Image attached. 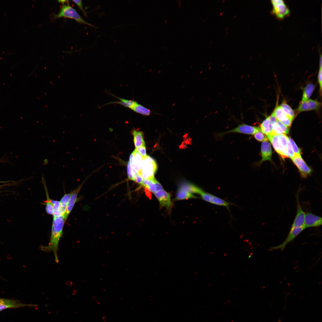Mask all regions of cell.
Listing matches in <instances>:
<instances>
[{
  "label": "cell",
  "instance_id": "6da1fadb",
  "mask_svg": "<svg viewBox=\"0 0 322 322\" xmlns=\"http://www.w3.org/2000/svg\"><path fill=\"white\" fill-rule=\"evenodd\" d=\"M67 219L64 215L58 217H53L50 240L47 246H41L40 249L46 252H52L54 255L55 261H59L58 251L59 242L62 236L64 223Z\"/></svg>",
  "mask_w": 322,
  "mask_h": 322
},
{
  "label": "cell",
  "instance_id": "7a4b0ae2",
  "mask_svg": "<svg viewBox=\"0 0 322 322\" xmlns=\"http://www.w3.org/2000/svg\"><path fill=\"white\" fill-rule=\"evenodd\" d=\"M65 17L74 19L78 23L85 24L95 28L97 27L86 22L80 16L76 10L70 6L65 4L62 6L59 12L54 17V18Z\"/></svg>",
  "mask_w": 322,
  "mask_h": 322
},
{
  "label": "cell",
  "instance_id": "3957f363",
  "mask_svg": "<svg viewBox=\"0 0 322 322\" xmlns=\"http://www.w3.org/2000/svg\"><path fill=\"white\" fill-rule=\"evenodd\" d=\"M157 165L155 160L147 156L143 157L141 174L143 179H152L157 169Z\"/></svg>",
  "mask_w": 322,
  "mask_h": 322
},
{
  "label": "cell",
  "instance_id": "277c9868",
  "mask_svg": "<svg viewBox=\"0 0 322 322\" xmlns=\"http://www.w3.org/2000/svg\"><path fill=\"white\" fill-rule=\"evenodd\" d=\"M273 8L271 11L279 19H283L290 14V10L283 0H271Z\"/></svg>",
  "mask_w": 322,
  "mask_h": 322
},
{
  "label": "cell",
  "instance_id": "5b68a950",
  "mask_svg": "<svg viewBox=\"0 0 322 322\" xmlns=\"http://www.w3.org/2000/svg\"><path fill=\"white\" fill-rule=\"evenodd\" d=\"M260 130H261L259 127L252 126L243 123L232 129L218 134L217 136L219 137H222L226 134L231 133L253 135Z\"/></svg>",
  "mask_w": 322,
  "mask_h": 322
},
{
  "label": "cell",
  "instance_id": "8992f818",
  "mask_svg": "<svg viewBox=\"0 0 322 322\" xmlns=\"http://www.w3.org/2000/svg\"><path fill=\"white\" fill-rule=\"evenodd\" d=\"M305 228V227L291 228L288 236L284 242L278 245L271 247L269 248L268 250L272 251L275 250H279L281 252H283L287 244L292 241Z\"/></svg>",
  "mask_w": 322,
  "mask_h": 322
},
{
  "label": "cell",
  "instance_id": "52a82bcc",
  "mask_svg": "<svg viewBox=\"0 0 322 322\" xmlns=\"http://www.w3.org/2000/svg\"><path fill=\"white\" fill-rule=\"evenodd\" d=\"M291 159L298 169L302 177L306 178L311 174L312 169L307 165L301 155L294 154Z\"/></svg>",
  "mask_w": 322,
  "mask_h": 322
},
{
  "label": "cell",
  "instance_id": "ba28073f",
  "mask_svg": "<svg viewBox=\"0 0 322 322\" xmlns=\"http://www.w3.org/2000/svg\"><path fill=\"white\" fill-rule=\"evenodd\" d=\"M200 195L205 201L216 205L225 207L228 210L231 205L230 203L208 193L203 191Z\"/></svg>",
  "mask_w": 322,
  "mask_h": 322
},
{
  "label": "cell",
  "instance_id": "9c48e42d",
  "mask_svg": "<svg viewBox=\"0 0 322 322\" xmlns=\"http://www.w3.org/2000/svg\"><path fill=\"white\" fill-rule=\"evenodd\" d=\"M37 305L22 303L13 299L0 298V311L7 308H15L24 307H36Z\"/></svg>",
  "mask_w": 322,
  "mask_h": 322
},
{
  "label": "cell",
  "instance_id": "30bf717a",
  "mask_svg": "<svg viewBox=\"0 0 322 322\" xmlns=\"http://www.w3.org/2000/svg\"><path fill=\"white\" fill-rule=\"evenodd\" d=\"M154 194L161 207H165L168 209L171 208L173 203L169 193L163 189L156 192Z\"/></svg>",
  "mask_w": 322,
  "mask_h": 322
},
{
  "label": "cell",
  "instance_id": "8fae6325",
  "mask_svg": "<svg viewBox=\"0 0 322 322\" xmlns=\"http://www.w3.org/2000/svg\"><path fill=\"white\" fill-rule=\"evenodd\" d=\"M297 195V209L295 217L291 228L305 227V214L300 205L299 200L298 194Z\"/></svg>",
  "mask_w": 322,
  "mask_h": 322
},
{
  "label": "cell",
  "instance_id": "7c38bea8",
  "mask_svg": "<svg viewBox=\"0 0 322 322\" xmlns=\"http://www.w3.org/2000/svg\"><path fill=\"white\" fill-rule=\"evenodd\" d=\"M321 106V103L315 100L309 99L304 101H301L298 109V112L312 110H318Z\"/></svg>",
  "mask_w": 322,
  "mask_h": 322
},
{
  "label": "cell",
  "instance_id": "4fadbf2b",
  "mask_svg": "<svg viewBox=\"0 0 322 322\" xmlns=\"http://www.w3.org/2000/svg\"><path fill=\"white\" fill-rule=\"evenodd\" d=\"M322 217L311 213L305 214V226L306 228L318 227L322 225Z\"/></svg>",
  "mask_w": 322,
  "mask_h": 322
},
{
  "label": "cell",
  "instance_id": "5bb4252c",
  "mask_svg": "<svg viewBox=\"0 0 322 322\" xmlns=\"http://www.w3.org/2000/svg\"><path fill=\"white\" fill-rule=\"evenodd\" d=\"M141 185L154 193L163 189L162 185L155 178L152 179H143Z\"/></svg>",
  "mask_w": 322,
  "mask_h": 322
},
{
  "label": "cell",
  "instance_id": "9a60e30c",
  "mask_svg": "<svg viewBox=\"0 0 322 322\" xmlns=\"http://www.w3.org/2000/svg\"><path fill=\"white\" fill-rule=\"evenodd\" d=\"M277 120L289 127L291 125L292 120L288 117L283 112L280 106H277L273 112Z\"/></svg>",
  "mask_w": 322,
  "mask_h": 322
},
{
  "label": "cell",
  "instance_id": "2e32d148",
  "mask_svg": "<svg viewBox=\"0 0 322 322\" xmlns=\"http://www.w3.org/2000/svg\"><path fill=\"white\" fill-rule=\"evenodd\" d=\"M83 184H81L77 188L72 191L71 195L68 203L65 213L64 214L67 219L76 202L78 194Z\"/></svg>",
  "mask_w": 322,
  "mask_h": 322
},
{
  "label": "cell",
  "instance_id": "e0dca14e",
  "mask_svg": "<svg viewBox=\"0 0 322 322\" xmlns=\"http://www.w3.org/2000/svg\"><path fill=\"white\" fill-rule=\"evenodd\" d=\"M262 159L260 163L266 160H270L272 150L270 143L268 141L262 142L261 148Z\"/></svg>",
  "mask_w": 322,
  "mask_h": 322
},
{
  "label": "cell",
  "instance_id": "ac0fdd59",
  "mask_svg": "<svg viewBox=\"0 0 322 322\" xmlns=\"http://www.w3.org/2000/svg\"><path fill=\"white\" fill-rule=\"evenodd\" d=\"M273 133L277 134H287L289 132V127L281 122L277 120L271 123Z\"/></svg>",
  "mask_w": 322,
  "mask_h": 322
},
{
  "label": "cell",
  "instance_id": "d6986e66",
  "mask_svg": "<svg viewBox=\"0 0 322 322\" xmlns=\"http://www.w3.org/2000/svg\"><path fill=\"white\" fill-rule=\"evenodd\" d=\"M41 180L45 190L46 196V200L44 201V204L46 205V211L47 214L53 215V208L51 200L50 199L49 197L45 179L43 176L42 177Z\"/></svg>",
  "mask_w": 322,
  "mask_h": 322
},
{
  "label": "cell",
  "instance_id": "ffe728a7",
  "mask_svg": "<svg viewBox=\"0 0 322 322\" xmlns=\"http://www.w3.org/2000/svg\"><path fill=\"white\" fill-rule=\"evenodd\" d=\"M278 135L273 133L267 135L271 142L275 151L282 158H284L283 154L280 146L278 141Z\"/></svg>",
  "mask_w": 322,
  "mask_h": 322
},
{
  "label": "cell",
  "instance_id": "44dd1931",
  "mask_svg": "<svg viewBox=\"0 0 322 322\" xmlns=\"http://www.w3.org/2000/svg\"><path fill=\"white\" fill-rule=\"evenodd\" d=\"M278 141L279 145L282 151L284 158L287 157V143L288 137L285 134L278 135Z\"/></svg>",
  "mask_w": 322,
  "mask_h": 322
},
{
  "label": "cell",
  "instance_id": "7402d4cb",
  "mask_svg": "<svg viewBox=\"0 0 322 322\" xmlns=\"http://www.w3.org/2000/svg\"><path fill=\"white\" fill-rule=\"evenodd\" d=\"M179 188L185 190L192 193L200 194L203 191L199 187L188 183H184L180 185Z\"/></svg>",
  "mask_w": 322,
  "mask_h": 322
},
{
  "label": "cell",
  "instance_id": "603a6c76",
  "mask_svg": "<svg viewBox=\"0 0 322 322\" xmlns=\"http://www.w3.org/2000/svg\"><path fill=\"white\" fill-rule=\"evenodd\" d=\"M132 134L134 137V142L136 148L145 145L143 138V134L140 131L134 130Z\"/></svg>",
  "mask_w": 322,
  "mask_h": 322
},
{
  "label": "cell",
  "instance_id": "cb8c5ba5",
  "mask_svg": "<svg viewBox=\"0 0 322 322\" xmlns=\"http://www.w3.org/2000/svg\"><path fill=\"white\" fill-rule=\"evenodd\" d=\"M109 94L112 95L114 97H116V98L120 100V101L110 102L106 104V105L111 103L118 104L121 105H122L124 107L129 108L130 109H131L137 102L136 101L133 100H128L122 99L117 97L112 94L109 93Z\"/></svg>",
  "mask_w": 322,
  "mask_h": 322
},
{
  "label": "cell",
  "instance_id": "d4e9b609",
  "mask_svg": "<svg viewBox=\"0 0 322 322\" xmlns=\"http://www.w3.org/2000/svg\"><path fill=\"white\" fill-rule=\"evenodd\" d=\"M315 89V86L312 83L307 84L304 88L301 101H304L309 99Z\"/></svg>",
  "mask_w": 322,
  "mask_h": 322
},
{
  "label": "cell",
  "instance_id": "484cf974",
  "mask_svg": "<svg viewBox=\"0 0 322 322\" xmlns=\"http://www.w3.org/2000/svg\"><path fill=\"white\" fill-rule=\"evenodd\" d=\"M261 131L266 135L273 133L271 123L268 117L264 120L260 125Z\"/></svg>",
  "mask_w": 322,
  "mask_h": 322
},
{
  "label": "cell",
  "instance_id": "4316f807",
  "mask_svg": "<svg viewBox=\"0 0 322 322\" xmlns=\"http://www.w3.org/2000/svg\"><path fill=\"white\" fill-rule=\"evenodd\" d=\"M196 198L193 193L179 188L175 199L176 200H181Z\"/></svg>",
  "mask_w": 322,
  "mask_h": 322
},
{
  "label": "cell",
  "instance_id": "83f0119b",
  "mask_svg": "<svg viewBox=\"0 0 322 322\" xmlns=\"http://www.w3.org/2000/svg\"><path fill=\"white\" fill-rule=\"evenodd\" d=\"M131 109L135 112L145 116L149 115L151 112L150 109L137 102Z\"/></svg>",
  "mask_w": 322,
  "mask_h": 322
},
{
  "label": "cell",
  "instance_id": "f1b7e54d",
  "mask_svg": "<svg viewBox=\"0 0 322 322\" xmlns=\"http://www.w3.org/2000/svg\"><path fill=\"white\" fill-rule=\"evenodd\" d=\"M280 106L284 113L288 117L293 120L295 115V112L285 101L284 100Z\"/></svg>",
  "mask_w": 322,
  "mask_h": 322
},
{
  "label": "cell",
  "instance_id": "f546056e",
  "mask_svg": "<svg viewBox=\"0 0 322 322\" xmlns=\"http://www.w3.org/2000/svg\"><path fill=\"white\" fill-rule=\"evenodd\" d=\"M72 191L70 193L65 194L60 201V210L62 215H64L66 212V207L70 198Z\"/></svg>",
  "mask_w": 322,
  "mask_h": 322
},
{
  "label": "cell",
  "instance_id": "4dcf8cb0",
  "mask_svg": "<svg viewBox=\"0 0 322 322\" xmlns=\"http://www.w3.org/2000/svg\"><path fill=\"white\" fill-rule=\"evenodd\" d=\"M53 208V217H56L62 215L61 210L60 201L51 200Z\"/></svg>",
  "mask_w": 322,
  "mask_h": 322
},
{
  "label": "cell",
  "instance_id": "1f68e13d",
  "mask_svg": "<svg viewBox=\"0 0 322 322\" xmlns=\"http://www.w3.org/2000/svg\"><path fill=\"white\" fill-rule=\"evenodd\" d=\"M256 140L259 141H267L268 139L267 136L260 130L254 134Z\"/></svg>",
  "mask_w": 322,
  "mask_h": 322
},
{
  "label": "cell",
  "instance_id": "d6a6232c",
  "mask_svg": "<svg viewBox=\"0 0 322 322\" xmlns=\"http://www.w3.org/2000/svg\"><path fill=\"white\" fill-rule=\"evenodd\" d=\"M288 141L290 145L294 154H300L301 151L295 143L290 137H288Z\"/></svg>",
  "mask_w": 322,
  "mask_h": 322
},
{
  "label": "cell",
  "instance_id": "836d02e7",
  "mask_svg": "<svg viewBox=\"0 0 322 322\" xmlns=\"http://www.w3.org/2000/svg\"><path fill=\"white\" fill-rule=\"evenodd\" d=\"M135 149L143 157H145L147 156L146 153V150L145 145H143L137 148H135Z\"/></svg>",
  "mask_w": 322,
  "mask_h": 322
},
{
  "label": "cell",
  "instance_id": "e575fe53",
  "mask_svg": "<svg viewBox=\"0 0 322 322\" xmlns=\"http://www.w3.org/2000/svg\"><path fill=\"white\" fill-rule=\"evenodd\" d=\"M72 1L75 3L80 9L82 11L84 15L87 17V14L86 12L85 11L83 8V7L82 1V0H72Z\"/></svg>",
  "mask_w": 322,
  "mask_h": 322
},
{
  "label": "cell",
  "instance_id": "d590c367",
  "mask_svg": "<svg viewBox=\"0 0 322 322\" xmlns=\"http://www.w3.org/2000/svg\"><path fill=\"white\" fill-rule=\"evenodd\" d=\"M127 173L129 179L133 180L132 169L129 162L127 164Z\"/></svg>",
  "mask_w": 322,
  "mask_h": 322
},
{
  "label": "cell",
  "instance_id": "8d00e7d4",
  "mask_svg": "<svg viewBox=\"0 0 322 322\" xmlns=\"http://www.w3.org/2000/svg\"><path fill=\"white\" fill-rule=\"evenodd\" d=\"M294 155V154L292 151V148L291 147L288 141L287 143V157L291 158V159L293 157Z\"/></svg>",
  "mask_w": 322,
  "mask_h": 322
},
{
  "label": "cell",
  "instance_id": "74e56055",
  "mask_svg": "<svg viewBox=\"0 0 322 322\" xmlns=\"http://www.w3.org/2000/svg\"><path fill=\"white\" fill-rule=\"evenodd\" d=\"M318 80L319 85L320 91L322 90V67H320L318 75Z\"/></svg>",
  "mask_w": 322,
  "mask_h": 322
},
{
  "label": "cell",
  "instance_id": "f35d334b",
  "mask_svg": "<svg viewBox=\"0 0 322 322\" xmlns=\"http://www.w3.org/2000/svg\"><path fill=\"white\" fill-rule=\"evenodd\" d=\"M58 1L59 3H61L62 4H64L65 3L68 2H67L69 1H68V0H59V1Z\"/></svg>",
  "mask_w": 322,
  "mask_h": 322
},
{
  "label": "cell",
  "instance_id": "ab89813d",
  "mask_svg": "<svg viewBox=\"0 0 322 322\" xmlns=\"http://www.w3.org/2000/svg\"><path fill=\"white\" fill-rule=\"evenodd\" d=\"M167 21V19H166V20H165V21H164V22H165V23H166V21Z\"/></svg>",
  "mask_w": 322,
  "mask_h": 322
}]
</instances>
